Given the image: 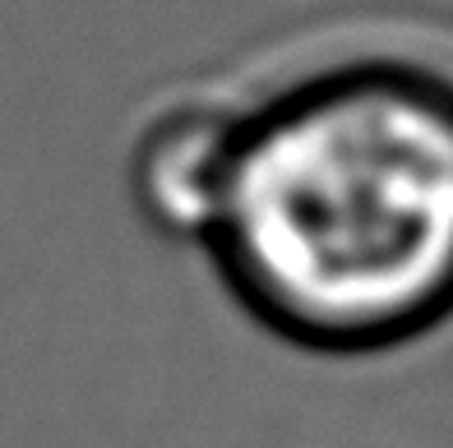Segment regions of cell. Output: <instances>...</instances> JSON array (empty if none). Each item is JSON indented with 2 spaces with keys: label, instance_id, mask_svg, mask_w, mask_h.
<instances>
[{
  "label": "cell",
  "instance_id": "cell-1",
  "mask_svg": "<svg viewBox=\"0 0 453 448\" xmlns=\"http://www.w3.org/2000/svg\"><path fill=\"white\" fill-rule=\"evenodd\" d=\"M199 254L311 356H380L453 319V74L342 56L232 97Z\"/></svg>",
  "mask_w": 453,
  "mask_h": 448
},
{
  "label": "cell",
  "instance_id": "cell-2",
  "mask_svg": "<svg viewBox=\"0 0 453 448\" xmlns=\"http://www.w3.org/2000/svg\"><path fill=\"white\" fill-rule=\"evenodd\" d=\"M232 93L190 88L153 107L126 148V186L139 217L162 236L199 246L222 180Z\"/></svg>",
  "mask_w": 453,
  "mask_h": 448
}]
</instances>
